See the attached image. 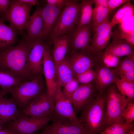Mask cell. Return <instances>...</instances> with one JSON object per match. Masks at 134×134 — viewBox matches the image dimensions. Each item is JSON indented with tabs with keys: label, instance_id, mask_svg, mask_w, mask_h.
<instances>
[{
	"label": "cell",
	"instance_id": "obj_1",
	"mask_svg": "<svg viewBox=\"0 0 134 134\" xmlns=\"http://www.w3.org/2000/svg\"><path fill=\"white\" fill-rule=\"evenodd\" d=\"M32 42L25 39L16 45L0 50V69L13 74L22 82L33 78L28 62Z\"/></svg>",
	"mask_w": 134,
	"mask_h": 134
},
{
	"label": "cell",
	"instance_id": "obj_2",
	"mask_svg": "<svg viewBox=\"0 0 134 134\" xmlns=\"http://www.w3.org/2000/svg\"><path fill=\"white\" fill-rule=\"evenodd\" d=\"M106 94H98L82 110L79 119L89 134L100 133L105 124Z\"/></svg>",
	"mask_w": 134,
	"mask_h": 134
},
{
	"label": "cell",
	"instance_id": "obj_3",
	"mask_svg": "<svg viewBox=\"0 0 134 134\" xmlns=\"http://www.w3.org/2000/svg\"><path fill=\"white\" fill-rule=\"evenodd\" d=\"M42 74L22 82L10 91L9 93L21 111L36 97L46 91Z\"/></svg>",
	"mask_w": 134,
	"mask_h": 134
},
{
	"label": "cell",
	"instance_id": "obj_4",
	"mask_svg": "<svg viewBox=\"0 0 134 134\" xmlns=\"http://www.w3.org/2000/svg\"><path fill=\"white\" fill-rule=\"evenodd\" d=\"M80 14V3L77 0H67L57 23L49 37L52 39L75 30L79 24Z\"/></svg>",
	"mask_w": 134,
	"mask_h": 134
},
{
	"label": "cell",
	"instance_id": "obj_5",
	"mask_svg": "<svg viewBox=\"0 0 134 134\" xmlns=\"http://www.w3.org/2000/svg\"><path fill=\"white\" fill-rule=\"evenodd\" d=\"M107 89L106 94L104 129L123 119L121 116L124 109L129 102H132L121 95L114 83Z\"/></svg>",
	"mask_w": 134,
	"mask_h": 134
},
{
	"label": "cell",
	"instance_id": "obj_6",
	"mask_svg": "<svg viewBox=\"0 0 134 134\" xmlns=\"http://www.w3.org/2000/svg\"><path fill=\"white\" fill-rule=\"evenodd\" d=\"M32 7L19 0H11L9 9L2 18L21 33L25 29Z\"/></svg>",
	"mask_w": 134,
	"mask_h": 134
},
{
	"label": "cell",
	"instance_id": "obj_7",
	"mask_svg": "<svg viewBox=\"0 0 134 134\" xmlns=\"http://www.w3.org/2000/svg\"><path fill=\"white\" fill-rule=\"evenodd\" d=\"M109 15L103 22L93 30L94 32L93 36L90 45L87 49L99 60L103 50L108 46L112 33L113 28L110 24Z\"/></svg>",
	"mask_w": 134,
	"mask_h": 134
},
{
	"label": "cell",
	"instance_id": "obj_8",
	"mask_svg": "<svg viewBox=\"0 0 134 134\" xmlns=\"http://www.w3.org/2000/svg\"><path fill=\"white\" fill-rule=\"evenodd\" d=\"M51 120L50 117L35 118L21 115L16 120L6 124L5 127L13 134H33Z\"/></svg>",
	"mask_w": 134,
	"mask_h": 134
},
{
	"label": "cell",
	"instance_id": "obj_9",
	"mask_svg": "<svg viewBox=\"0 0 134 134\" xmlns=\"http://www.w3.org/2000/svg\"><path fill=\"white\" fill-rule=\"evenodd\" d=\"M75 76L95 67L99 59L87 50L68 52L66 57Z\"/></svg>",
	"mask_w": 134,
	"mask_h": 134
},
{
	"label": "cell",
	"instance_id": "obj_10",
	"mask_svg": "<svg viewBox=\"0 0 134 134\" xmlns=\"http://www.w3.org/2000/svg\"><path fill=\"white\" fill-rule=\"evenodd\" d=\"M53 106V112L51 118L68 120L83 128L71 103L64 96L60 87L57 89L55 94Z\"/></svg>",
	"mask_w": 134,
	"mask_h": 134
},
{
	"label": "cell",
	"instance_id": "obj_11",
	"mask_svg": "<svg viewBox=\"0 0 134 134\" xmlns=\"http://www.w3.org/2000/svg\"><path fill=\"white\" fill-rule=\"evenodd\" d=\"M53 110V104L46 91L36 97L21 110V115L41 118L51 117Z\"/></svg>",
	"mask_w": 134,
	"mask_h": 134
},
{
	"label": "cell",
	"instance_id": "obj_12",
	"mask_svg": "<svg viewBox=\"0 0 134 134\" xmlns=\"http://www.w3.org/2000/svg\"><path fill=\"white\" fill-rule=\"evenodd\" d=\"M42 74L45 81L47 94L53 104L57 86L55 67L47 45L46 46L43 59Z\"/></svg>",
	"mask_w": 134,
	"mask_h": 134
},
{
	"label": "cell",
	"instance_id": "obj_13",
	"mask_svg": "<svg viewBox=\"0 0 134 134\" xmlns=\"http://www.w3.org/2000/svg\"><path fill=\"white\" fill-rule=\"evenodd\" d=\"M44 40L38 38L32 40L28 62L30 73L33 78L42 74L43 59L47 45Z\"/></svg>",
	"mask_w": 134,
	"mask_h": 134
},
{
	"label": "cell",
	"instance_id": "obj_14",
	"mask_svg": "<svg viewBox=\"0 0 134 134\" xmlns=\"http://www.w3.org/2000/svg\"><path fill=\"white\" fill-rule=\"evenodd\" d=\"M96 90L93 82L79 85L73 94L71 99V103L76 114L94 98Z\"/></svg>",
	"mask_w": 134,
	"mask_h": 134
},
{
	"label": "cell",
	"instance_id": "obj_15",
	"mask_svg": "<svg viewBox=\"0 0 134 134\" xmlns=\"http://www.w3.org/2000/svg\"><path fill=\"white\" fill-rule=\"evenodd\" d=\"M91 24L68 34L69 37L68 52L87 50L91 39Z\"/></svg>",
	"mask_w": 134,
	"mask_h": 134
},
{
	"label": "cell",
	"instance_id": "obj_16",
	"mask_svg": "<svg viewBox=\"0 0 134 134\" xmlns=\"http://www.w3.org/2000/svg\"><path fill=\"white\" fill-rule=\"evenodd\" d=\"M95 67V76L94 81L99 93H102L112 84L114 83L119 75L114 68H108L100 61Z\"/></svg>",
	"mask_w": 134,
	"mask_h": 134
},
{
	"label": "cell",
	"instance_id": "obj_17",
	"mask_svg": "<svg viewBox=\"0 0 134 134\" xmlns=\"http://www.w3.org/2000/svg\"><path fill=\"white\" fill-rule=\"evenodd\" d=\"M51 121L44 130L57 134H89L83 127L68 120L52 118Z\"/></svg>",
	"mask_w": 134,
	"mask_h": 134
},
{
	"label": "cell",
	"instance_id": "obj_18",
	"mask_svg": "<svg viewBox=\"0 0 134 134\" xmlns=\"http://www.w3.org/2000/svg\"><path fill=\"white\" fill-rule=\"evenodd\" d=\"M64 7H58L47 5L42 7L44 27L41 38L45 39L49 37L57 24Z\"/></svg>",
	"mask_w": 134,
	"mask_h": 134
},
{
	"label": "cell",
	"instance_id": "obj_19",
	"mask_svg": "<svg viewBox=\"0 0 134 134\" xmlns=\"http://www.w3.org/2000/svg\"><path fill=\"white\" fill-rule=\"evenodd\" d=\"M21 115V111L13 99L5 98L0 94V123L4 125Z\"/></svg>",
	"mask_w": 134,
	"mask_h": 134
},
{
	"label": "cell",
	"instance_id": "obj_20",
	"mask_svg": "<svg viewBox=\"0 0 134 134\" xmlns=\"http://www.w3.org/2000/svg\"><path fill=\"white\" fill-rule=\"evenodd\" d=\"M42 9V7L38 6L30 16L25 29L27 34L25 39L28 40L41 38L44 27Z\"/></svg>",
	"mask_w": 134,
	"mask_h": 134
},
{
	"label": "cell",
	"instance_id": "obj_21",
	"mask_svg": "<svg viewBox=\"0 0 134 134\" xmlns=\"http://www.w3.org/2000/svg\"><path fill=\"white\" fill-rule=\"evenodd\" d=\"M53 60L56 65L64 60L67 53L69 47L68 34L53 38Z\"/></svg>",
	"mask_w": 134,
	"mask_h": 134
},
{
	"label": "cell",
	"instance_id": "obj_22",
	"mask_svg": "<svg viewBox=\"0 0 134 134\" xmlns=\"http://www.w3.org/2000/svg\"><path fill=\"white\" fill-rule=\"evenodd\" d=\"M104 52L120 58L134 54V47L125 40L114 37Z\"/></svg>",
	"mask_w": 134,
	"mask_h": 134
},
{
	"label": "cell",
	"instance_id": "obj_23",
	"mask_svg": "<svg viewBox=\"0 0 134 134\" xmlns=\"http://www.w3.org/2000/svg\"><path fill=\"white\" fill-rule=\"evenodd\" d=\"M4 21L0 19V50L14 45L18 32L11 25L6 24Z\"/></svg>",
	"mask_w": 134,
	"mask_h": 134
},
{
	"label": "cell",
	"instance_id": "obj_24",
	"mask_svg": "<svg viewBox=\"0 0 134 134\" xmlns=\"http://www.w3.org/2000/svg\"><path fill=\"white\" fill-rule=\"evenodd\" d=\"M57 86L61 88L75 78L74 74L68 61L65 59L55 65Z\"/></svg>",
	"mask_w": 134,
	"mask_h": 134
},
{
	"label": "cell",
	"instance_id": "obj_25",
	"mask_svg": "<svg viewBox=\"0 0 134 134\" xmlns=\"http://www.w3.org/2000/svg\"><path fill=\"white\" fill-rule=\"evenodd\" d=\"M22 82L13 74L0 69V94L4 96Z\"/></svg>",
	"mask_w": 134,
	"mask_h": 134
},
{
	"label": "cell",
	"instance_id": "obj_26",
	"mask_svg": "<svg viewBox=\"0 0 134 134\" xmlns=\"http://www.w3.org/2000/svg\"><path fill=\"white\" fill-rule=\"evenodd\" d=\"M80 3V14L79 24L75 30L91 24L94 0H83Z\"/></svg>",
	"mask_w": 134,
	"mask_h": 134
},
{
	"label": "cell",
	"instance_id": "obj_27",
	"mask_svg": "<svg viewBox=\"0 0 134 134\" xmlns=\"http://www.w3.org/2000/svg\"><path fill=\"white\" fill-rule=\"evenodd\" d=\"M114 83L121 95L133 101L134 98V82L128 81L119 78Z\"/></svg>",
	"mask_w": 134,
	"mask_h": 134
},
{
	"label": "cell",
	"instance_id": "obj_28",
	"mask_svg": "<svg viewBox=\"0 0 134 134\" xmlns=\"http://www.w3.org/2000/svg\"><path fill=\"white\" fill-rule=\"evenodd\" d=\"M130 1L125 3L114 14L111 21L110 22V25L112 27L121 23L125 16L134 17V6Z\"/></svg>",
	"mask_w": 134,
	"mask_h": 134
},
{
	"label": "cell",
	"instance_id": "obj_29",
	"mask_svg": "<svg viewBox=\"0 0 134 134\" xmlns=\"http://www.w3.org/2000/svg\"><path fill=\"white\" fill-rule=\"evenodd\" d=\"M109 12L108 7L101 6L94 7L91 22V29L92 30L105 20Z\"/></svg>",
	"mask_w": 134,
	"mask_h": 134
},
{
	"label": "cell",
	"instance_id": "obj_30",
	"mask_svg": "<svg viewBox=\"0 0 134 134\" xmlns=\"http://www.w3.org/2000/svg\"><path fill=\"white\" fill-rule=\"evenodd\" d=\"M134 126L133 123H127L122 119L106 128L100 134H125L129 128Z\"/></svg>",
	"mask_w": 134,
	"mask_h": 134
},
{
	"label": "cell",
	"instance_id": "obj_31",
	"mask_svg": "<svg viewBox=\"0 0 134 134\" xmlns=\"http://www.w3.org/2000/svg\"><path fill=\"white\" fill-rule=\"evenodd\" d=\"M119 76L128 71L134 70V54L127 56L120 61L118 66L114 68Z\"/></svg>",
	"mask_w": 134,
	"mask_h": 134
},
{
	"label": "cell",
	"instance_id": "obj_32",
	"mask_svg": "<svg viewBox=\"0 0 134 134\" xmlns=\"http://www.w3.org/2000/svg\"><path fill=\"white\" fill-rule=\"evenodd\" d=\"M120 58L111 54L102 52L99 59L100 62L106 67L115 68L120 61Z\"/></svg>",
	"mask_w": 134,
	"mask_h": 134
},
{
	"label": "cell",
	"instance_id": "obj_33",
	"mask_svg": "<svg viewBox=\"0 0 134 134\" xmlns=\"http://www.w3.org/2000/svg\"><path fill=\"white\" fill-rule=\"evenodd\" d=\"M79 85L76 78H74L66 84L61 91L64 96L71 103L72 96Z\"/></svg>",
	"mask_w": 134,
	"mask_h": 134
},
{
	"label": "cell",
	"instance_id": "obj_34",
	"mask_svg": "<svg viewBox=\"0 0 134 134\" xmlns=\"http://www.w3.org/2000/svg\"><path fill=\"white\" fill-rule=\"evenodd\" d=\"M95 76L94 70L89 69L77 75L75 78L80 84H87L94 81Z\"/></svg>",
	"mask_w": 134,
	"mask_h": 134
},
{
	"label": "cell",
	"instance_id": "obj_35",
	"mask_svg": "<svg viewBox=\"0 0 134 134\" xmlns=\"http://www.w3.org/2000/svg\"><path fill=\"white\" fill-rule=\"evenodd\" d=\"M121 118L126 123H133L134 120V103L133 101L128 104L122 114Z\"/></svg>",
	"mask_w": 134,
	"mask_h": 134
},
{
	"label": "cell",
	"instance_id": "obj_36",
	"mask_svg": "<svg viewBox=\"0 0 134 134\" xmlns=\"http://www.w3.org/2000/svg\"><path fill=\"white\" fill-rule=\"evenodd\" d=\"M114 37L125 40L131 45H134V31H128L123 30L117 31L115 33Z\"/></svg>",
	"mask_w": 134,
	"mask_h": 134
},
{
	"label": "cell",
	"instance_id": "obj_37",
	"mask_svg": "<svg viewBox=\"0 0 134 134\" xmlns=\"http://www.w3.org/2000/svg\"><path fill=\"white\" fill-rule=\"evenodd\" d=\"M130 1L129 0H108V8L109 13L112 10Z\"/></svg>",
	"mask_w": 134,
	"mask_h": 134
},
{
	"label": "cell",
	"instance_id": "obj_38",
	"mask_svg": "<svg viewBox=\"0 0 134 134\" xmlns=\"http://www.w3.org/2000/svg\"><path fill=\"white\" fill-rule=\"evenodd\" d=\"M67 0H46V5L58 7H64Z\"/></svg>",
	"mask_w": 134,
	"mask_h": 134
},
{
	"label": "cell",
	"instance_id": "obj_39",
	"mask_svg": "<svg viewBox=\"0 0 134 134\" xmlns=\"http://www.w3.org/2000/svg\"><path fill=\"white\" fill-rule=\"evenodd\" d=\"M11 0H0V8L3 15L6 14L8 10Z\"/></svg>",
	"mask_w": 134,
	"mask_h": 134
},
{
	"label": "cell",
	"instance_id": "obj_40",
	"mask_svg": "<svg viewBox=\"0 0 134 134\" xmlns=\"http://www.w3.org/2000/svg\"><path fill=\"white\" fill-rule=\"evenodd\" d=\"M120 76L121 79L128 81L134 82V70L127 72Z\"/></svg>",
	"mask_w": 134,
	"mask_h": 134
},
{
	"label": "cell",
	"instance_id": "obj_41",
	"mask_svg": "<svg viewBox=\"0 0 134 134\" xmlns=\"http://www.w3.org/2000/svg\"><path fill=\"white\" fill-rule=\"evenodd\" d=\"M94 7L101 6L108 8V0H94Z\"/></svg>",
	"mask_w": 134,
	"mask_h": 134
},
{
	"label": "cell",
	"instance_id": "obj_42",
	"mask_svg": "<svg viewBox=\"0 0 134 134\" xmlns=\"http://www.w3.org/2000/svg\"><path fill=\"white\" fill-rule=\"evenodd\" d=\"M22 2L28 4L32 7L34 5H39V2L37 0H19Z\"/></svg>",
	"mask_w": 134,
	"mask_h": 134
},
{
	"label": "cell",
	"instance_id": "obj_43",
	"mask_svg": "<svg viewBox=\"0 0 134 134\" xmlns=\"http://www.w3.org/2000/svg\"><path fill=\"white\" fill-rule=\"evenodd\" d=\"M0 134H13L12 132L7 128L5 127L0 130Z\"/></svg>",
	"mask_w": 134,
	"mask_h": 134
},
{
	"label": "cell",
	"instance_id": "obj_44",
	"mask_svg": "<svg viewBox=\"0 0 134 134\" xmlns=\"http://www.w3.org/2000/svg\"><path fill=\"white\" fill-rule=\"evenodd\" d=\"M125 134H134V126L129 128L126 132Z\"/></svg>",
	"mask_w": 134,
	"mask_h": 134
},
{
	"label": "cell",
	"instance_id": "obj_45",
	"mask_svg": "<svg viewBox=\"0 0 134 134\" xmlns=\"http://www.w3.org/2000/svg\"><path fill=\"white\" fill-rule=\"evenodd\" d=\"M39 134H57L51 132L44 130Z\"/></svg>",
	"mask_w": 134,
	"mask_h": 134
},
{
	"label": "cell",
	"instance_id": "obj_46",
	"mask_svg": "<svg viewBox=\"0 0 134 134\" xmlns=\"http://www.w3.org/2000/svg\"><path fill=\"white\" fill-rule=\"evenodd\" d=\"M4 125L0 123V130L3 128Z\"/></svg>",
	"mask_w": 134,
	"mask_h": 134
},
{
	"label": "cell",
	"instance_id": "obj_47",
	"mask_svg": "<svg viewBox=\"0 0 134 134\" xmlns=\"http://www.w3.org/2000/svg\"><path fill=\"white\" fill-rule=\"evenodd\" d=\"M2 14H3L1 10V9L0 8V15H1Z\"/></svg>",
	"mask_w": 134,
	"mask_h": 134
}]
</instances>
